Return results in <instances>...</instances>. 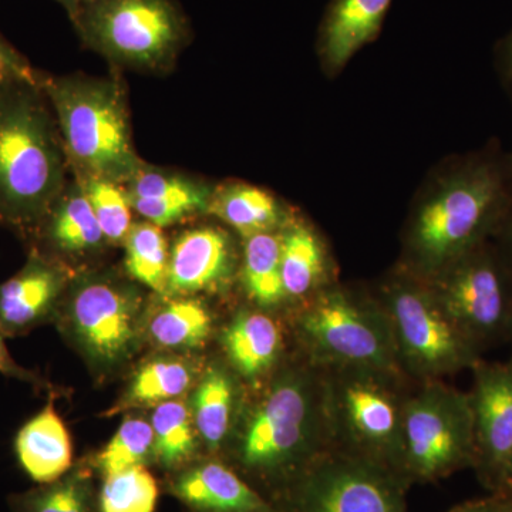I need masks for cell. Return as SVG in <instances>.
I'll return each instance as SVG.
<instances>
[{
  "label": "cell",
  "mask_w": 512,
  "mask_h": 512,
  "mask_svg": "<svg viewBox=\"0 0 512 512\" xmlns=\"http://www.w3.org/2000/svg\"><path fill=\"white\" fill-rule=\"evenodd\" d=\"M238 271L237 248L225 229H188L170 249L165 296L227 291Z\"/></svg>",
  "instance_id": "2e32d148"
},
{
  "label": "cell",
  "mask_w": 512,
  "mask_h": 512,
  "mask_svg": "<svg viewBox=\"0 0 512 512\" xmlns=\"http://www.w3.org/2000/svg\"><path fill=\"white\" fill-rule=\"evenodd\" d=\"M160 484L147 466L101 478L97 512H156Z\"/></svg>",
  "instance_id": "1f68e13d"
},
{
  "label": "cell",
  "mask_w": 512,
  "mask_h": 512,
  "mask_svg": "<svg viewBox=\"0 0 512 512\" xmlns=\"http://www.w3.org/2000/svg\"><path fill=\"white\" fill-rule=\"evenodd\" d=\"M124 268L131 281L165 295L170 249L163 228L147 221L131 225L124 241Z\"/></svg>",
  "instance_id": "f546056e"
},
{
  "label": "cell",
  "mask_w": 512,
  "mask_h": 512,
  "mask_svg": "<svg viewBox=\"0 0 512 512\" xmlns=\"http://www.w3.org/2000/svg\"><path fill=\"white\" fill-rule=\"evenodd\" d=\"M510 239H511V244H512V224H511V228H510Z\"/></svg>",
  "instance_id": "60d3db41"
},
{
  "label": "cell",
  "mask_w": 512,
  "mask_h": 512,
  "mask_svg": "<svg viewBox=\"0 0 512 512\" xmlns=\"http://www.w3.org/2000/svg\"><path fill=\"white\" fill-rule=\"evenodd\" d=\"M332 450L323 370L295 350L264 386L248 390L221 458L281 510L289 491Z\"/></svg>",
  "instance_id": "6da1fadb"
},
{
  "label": "cell",
  "mask_w": 512,
  "mask_h": 512,
  "mask_svg": "<svg viewBox=\"0 0 512 512\" xmlns=\"http://www.w3.org/2000/svg\"><path fill=\"white\" fill-rule=\"evenodd\" d=\"M154 433V464L164 473H177L190 466L201 454L200 436L192 420L191 409L184 400L158 404L151 414Z\"/></svg>",
  "instance_id": "83f0119b"
},
{
  "label": "cell",
  "mask_w": 512,
  "mask_h": 512,
  "mask_svg": "<svg viewBox=\"0 0 512 512\" xmlns=\"http://www.w3.org/2000/svg\"><path fill=\"white\" fill-rule=\"evenodd\" d=\"M322 370L335 450L386 468L404 481V403L416 382L402 373L363 367Z\"/></svg>",
  "instance_id": "8992f818"
},
{
  "label": "cell",
  "mask_w": 512,
  "mask_h": 512,
  "mask_svg": "<svg viewBox=\"0 0 512 512\" xmlns=\"http://www.w3.org/2000/svg\"><path fill=\"white\" fill-rule=\"evenodd\" d=\"M446 512H512V494L488 493L485 497L454 505Z\"/></svg>",
  "instance_id": "d590c367"
},
{
  "label": "cell",
  "mask_w": 512,
  "mask_h": 512,
  "mask_svg": "<svg viewBox=\"0 0 512 512\" xmlns=\"http://www.w3.org/2000/svg\"><path fill=\"white\" fill-rule=\"evenodd\" d=\"M90 202L101 232L111 245L126 241L131 225V208L124 185L101 180H76Z\"/></svg>",
  "instance_id": "d6a6232c"
},
{
  "label": "cell",
  "mask_w": 512,
  "mask_h": 512,
  "mask_svg": "<svg viewBox=\"0 0 512 512\" xmlns=\"http://www.w3.org/2000/svg\"><path fill=\"white\" fill-rule=\"evenodd\" d=\"M504 493L512 494V473H511L510 481H508V485H507V488H505Z\"/></svg>",
  "instance_id": "ab89813d"
},
{
  "label": "cell",
  "mask_w": 512,
  "mask_h": 512,
  "mask_svg": "<svg viewBox=\"0 0 512 512\" xmlns=\"http://www.w3.org/2000/svg\"><path fill=\"white\" fill-rule=\"evenodd\" d=\"M30 242L32 248L67 266L76 259L99 254L109 244L76 180L67 184Z\"/></svg>",
  "instance_id": "ffe728a7"
},
{
  "label": "cell",
  "mask_w": 512,
  "mask_h": 512,
  "mask_svg": "<svg viewBox=\"0 0 512 512\" xmlns=\"http://www.w3.org/2000/svg\"><path fill=\"white\" fill-rule=\"evenodd\" d=\"M72 278L70 266L30 248L23 268L0 284V333L16 338L56 319Z\"/></svg>",
  "instance_id": "9a60e30c"
},
{
  "label": "cell",
  "mask_w": 512,
  "mask_h": 512,
  "mask_svg": "<svg viewBox=\"0 0 512 512\" xmlns=\"http://www.w3.org/2000/svg\"><path fill=\"white\" fill-rule=\"evenodd\" d=\"M56 394L36 416L26 421L15 439L20 468L36 484L59 480L73 464V444L69 430L55 406Z\"/></svg>",
  "instance_id": "7402d4cb"
},
{
  "label": "cell",
  "mask_w": 512,
  "mask_h": 512,
  "mask_svg": "<svg viewBox=\"0 0 512 512\" xmlns=\"http://www.w3.org/2000/svg\"><path fill=\"white\" fill-rule=\"evenodd\" d=\"M208 214L237 231L242 239L282 231L292 221L274 195L242 183L212 191Z\"/></svg>",
  "instance_id": "d4e9b609"
},
{
  "label": "cell",
  "mask_w": 512,
  "mask_h": 512,
  "mask_svg": "<svg viewBox=\"0 0 512 512\" xmlns=\"http://www.w3.org/2000/svg\"><path fill=\"white\" fill-rule=\"evenodd\" d=\"M100 478L137 466L154 464V433L150 421L128 417L90 461Z\"/></svg>",
  "instance_id": "4dcf8cb0"
},
{
  "label": "cell",
  "mask_w": 512,
  "mask_h": 512,
  "mask_svg": "<svg viewBox=\"0 0 512 512\" xmlns=\"http://www.w3.org/2000/svg\"><path fill=\"white\" fill-rule=\"evenodd\" d=\"M39 72L0 36V84L26 80L37 82Z\"/></svg>",
  "instance_id": "836d02e7"
},
{
  "label": "cell",
  "mask_w": 512,
  "mask_h": 512,
  "mask_svg": "<svg viewBox=\"0 0 512 512\" xmlns=\"http://www.w3.org/2000/svg\"><path fill=\"white\" fill-rule=\"evenodd\" d=\"M393 0H332L319 29V55L338 72L382 30Z\"/></svg>",
  "instance_id": "44dd1931"
},
{
  "label": "cell",
  "mask_w": 512,
  "mask_h": 512,
  "mask_svg": "<svg viewBox=\"0 0 512 512\" xmlns=\"http://www.w3.org/2000/svg\"><path fill=\"white\" fill-rule=\"evenodd\" d=\"M247 392L224 359L211 362L198 377L190 409L205 456L224 454Z\"/></svg>",
  "instance_id": "d6986e66"
},
{
  "label": "cell",
  "mask_w": 512,
  "mask_h": 512,
  "mask_svg": "<svg viewBox=\"0 0 512 512\" xmlns=\"http://www.w3.org/2000/svg\"><path fill=\"white\" fill-rule=\"evenodd\" d=\"M410 485L386 468L332 450L286 495L282 512H410Z\"/></svg>",
  "instance_id": "7c38bea8"
},
{
  "label": "cell",
  "mask_w": 512,
  "mask_h": 512,
  "mask_svg": "<svg viewBox=\"0 0 512 512\" xmlns=\"http://www.w3.org/2000/svg\"><path fill=\"white\" fill-rule=\"evenodd\" d=\"M468 392L474 426L471 470L490 494L504 493L512 473V357L478 360Z\"/></svg>",
  "instance_id": "4fadbf2b"
},
{
  "label": "cell",
  "mask_w": 512,
  "mask_h": 512,
  "mask_svg": "<svg viewBox=\"0 0 512 512\" xmlns=\"http://www.w3.org/2000/svg\"><path fill=\"white\" fill-rule=\"evenodd\" d=\"M239 279L252 306L268 312L288 313L281 275V231L244 239Z\"/></svg>",
  "instance_id": "484cf974"
},
{
  "label": "cell",
  "mask_w": 512,
  "mask_h": 512,
  "mask_svg": "<svg viewBox=\"0 0 512 512\" xmlns=\"http://www.w3.org/2000/svg\"><path fill=\"white\" fill-rule=\"evenodd\" d=\"M507 342L510 343V345H511V357H512V316H511L510 330H508Z\"/></svg>",
  "instance_id": "f35d334b"
},
{
  "label": "cell",
  "mask_w": 512,
  "mask_h": 512,
  "mask_svg": "<svg viewBox=\"0 0 512 512\" xmlns=\"http://www.w3.org/2000/svg\"><path fill=\"white\" fill-rule=\"evenodd\" d=\"M92 464H74L59 480L37 484L23 493L10 494L12 512H97V490Z\"/></svg>",
  "instance_id": "f1b7e54d"
},
{
  "label": "cell",
  "mask_w": 512,
  "mask_h": 512,
  "mask_svg": "<svg viewBox=\"0 0 512 512\" xmlns=\"http://www.w3.org/2000/svg\"><path fill=\"white\" fill-rule=\"evenodd\" d=\"M0 373L13 377V379H18L20 382L33 384L37 389H47V387H50V384L42 376L37 375L32 370L25 369V367L20 366L13 359L8 346H6L5 336L2 333H0Z\"/></svg>",
  "instance_id": "e575fe53"
},
{
  "label": "cell",
  "mask_w": 512,
  "mask_h": 512,
  "mask_svg": "<svg viewBox=\"0 0 512 512\" xmlns=\"http://www.w3.org/2000/svg\"><path fill=\"white\" fill-rule=\"evenodd\" d=\"M144 316L143 293L137 286L106 272H87L73 276L56 319L93 369L106 375L137 352Z\"/></svg>",
  "instance_id": "9c48e42d"
},
{
  "label": "cell",
  "mask_w": 512,
  "mask_h": 512,
  "mask_svg": "<svg viewBox=\"0 0 512 512\" xmlns=\"http://www.w3.org/2000/svg\"><path fill=\"white\" fill-rule=\"evenodd\" d=\"M69 173L55 113L39 82L0 84V225L32 239L66 190Z\"/></svg>",
  "instance_id": "7a4b0ae2"
},
{
  "label": "cell",
  "mask_w": 512,
  "mask_h": 512,
  "mask_svg": "<svg viewBox=\"0 0 512 512\" xmlns=\"http://www.w3.org/2000/svg\"><path fill=\"white\" fill-rule=\"evenodd\" d=\"M165 488L190 512H281L221 457L198 458Z\"/></svg>",
  "instance_id": "e0dca14e"
},
{
  "label": "cell",
  "mask_w": 512,
  "mask_h": 512,
  "mask_svg": "<svg viewBox=\"0 0 512 512\" xmlns=\"http://www.w3.org/2000/svg\"><path fill=\"white\" fill-rule=\"evenodd\" d=\"M376 298L389 318L400 369L413 382L444 380L483 359L448 318L429 284L406 269L386 279Z\"/></svg>",
  "instance_id": "ba28073f"
},
{
  "label": "cell",
  "mask_w": 512,
  "mask_h": 512,
  "mask_svg": "<svg viewBox=\"0 0 512 512\" xmlns=\"http://www.w3.org/2000/svg\"><path fill=\"white\" fill-rule=\"evenodd\" d=\"M279 315L245 306L221 329L222 359L247 390L264 386L295 353L288 349V340L292 339L288 318L284 323Z\"/></svg>",
  "instance_id": "5bb4252c"
},
{
  "label": "cell",
  "mask_w": 512,
  "mask_h": 512,
  "mask_svg": "<svg viewBox=\"0 0 512 512\" xmlns=\"http://www.w3.org/2000/svg\"><path fill=\"white\" fill-rule=\"evenodd\" d=\"M70 20L84 45L114 69L168 72L191 40L174 0H82Z\"/></svg>",
  "instance_id": "52a82bcc"
},
{
  "label": "cell",
  "mask_w": 512,
  "mask_h": 512,
  "mask_svg": "<svg viewBox=\"0 0 512 512\" xmlns=\"http://www.w3.org/2000/svg\"><path fill=\"white\" fill-rule=\"evenodd\" d=\"M281 275L288 313L332 285L328 252L308 224L292 220L282 229Z\"/></svg>",
  "instance_id": "603a6c76"
},
{
  "label": "cell",
  "mask_w": 512,
  "mask_h": 512,
  "mask_svg": "<svg viewBox=\"0 0 512 512\" xmlns=\"http://www.w3.org/2000/svg\"><path fill=\"white\" fill-rule=\"evenodd\" d=\"M501 207V178L488 165H474L448 178L410 222L403 269L424 281L433 278L483 245L497 224Z\"/></svg>",
  "instance_id": "5b68a950"
},
{
  "label": "cell",
  "mask_w": 512,
  "mask_h": 512,
  "mask_svg": "<svg viewBox=\"0 0 512 512\" xmlns=\"http://www.w3.org/2000/svg\"><path fill=\"white\" fill-rule=\"evenodd\" d=\"M286 318L296 353L320 369L363 367L404 375L389 318L376 295L332 284Z\"/></svg>",
  "instance_id": "277c9868"
},
{
  "label": "cell",
  "mask_w": 512,
  "mask_h": 512,
  "mask_svg": "<svg viewBox=\"0 0 512 512\" xmlns=\"http://www.w3.org/2000/svg\"><path fill=\"white\" fill-rule=\"evenodd\" d=\"M200 372L190 360L180 356H160L143 363L104 417L137 409H151L158 404L181 399L197 383Z\"/></svg>",
  "instance_id": "cb8c5ba5"
},
{
  "label": "cell",
  "mask_w": 512,
  "mask_h": 512,
  "mask_svg": "<svg viewBox=\"0 0 512 512\" xmlns=\"http://www.w3.org/2000/svg\"><path fill=\"white\" fill-rule=\"evenodd\" d=\"M37 82L55 113L74 180L126 185L144 161L134 146L123 80L113 73L97 77L39 72Z\"/></svg>",
  "instance_id": "3957f363"
},
{
  "label": "cell",
  "mask_w": 512,
  "mask_h": 512,
  "mask_svg": "<svg viewBox=\"0 0 512 512\" xmlns=\"http://www.w3.org/2000/svg\"><path fill=\"white\" fill-rule=\"evenodd\" d=\"M426 282L448 318L481 353L507 342L512 286L503 266L484 245L460 256Z\"/></svg>",
  "instance_id": "8fae6325"
},
{
  "label": "cell",
  "mask_w": 512,
  "mask_h": 512,
  "mask_svg": "<svg viewBox=\"0 0 512 512\" xmlns=\"http://www.w3.org/2000/svg\"><path fill=\"white\" fill-rule=\"evenodd\" d=\"M56 2H59L60 5H62L63 8L67 10V13H69L70 18V16H72L73 13L76 12L77 6L80 5V2H82V0H56Z\"/></svg>",
  "instance_id": "74e56055"
},
{
  "label": "cell",
  "mask_w": 512,
  "mask_h": 512,
  "mask_svg": "<svg viewBox=\"0 0 512 512\" xmlns=\"http://www.w3.org/2000/svg\"><path fill=\"white\" fill-rule=\"evenodd\" d=\"M164 296L150 313L147 332L157 348L200 349L214 333L215 316L201 299L192 296Z\"/></svg>",
  "instance_id": "4316f807"
},
{
  "label": "cell",
  "mask_w": 512,
  "mask_h": 512,
  "mask_svg": "<svg viewBox=\"0 0 512 512\" xmlns=\"http://www.w3.org/2000/svg\"><path fill=\"white\" fill-rule=\"evenodd\" d=\"M504 55L505 60H507L508 72H510V76L512 77V33L504 42Z\"/></svg>",
  "instance_id": "8d00e7d4"
},
{
  "label": "cell",
  "mask_w": 512,
  "mask_h": 512,
  "mask_svg": "<svg viewBox=\"0 0 512 512\" xmlns=\"http://www.w3.org/2000/svg\"><path fill=\"white\" fill-rule=\"evenodd\" d=\"M474 426L466 392L444 382L414 383L404 403V481L431 484L473 468Z\"/></svg>",
  "instance_id": "30bf717a"
},
{
  "label": "cell",
  "mask_w": 512,
  "mask_h": 512,
  "mask_svg": "<svg viewBox=\"0 0 512 512\" xmlns=\"http://www.w3.org/2000/svg\"><path fill=\"white\" fill-rule=\"evenodd\" d=\"M124 188L133 211L160 228L178 224L192 215L208 214L212 197L207 184L146 163Z\"/></svg>",
  "instance_id": "ac0fdd59"
}]
</instances>
